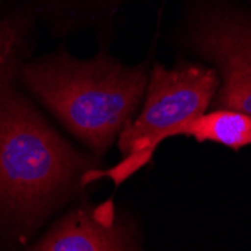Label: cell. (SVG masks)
Wrapping results in <instances>:
<instances>
[{
  "instance_id": "3957f363",
  "label": "cell",
  "mask_w": 251,
  "mask_h": 251,
  "mask_svg": "<svg viewBox=\"0 0 251 251\" xmlns=\"http://www.w3.org/2000/svg\"><path fill=\"white\" fill-rule=\"evenodd\" d=\"M220 80L215 71L199 65H182L173 70L155 65L146 86V100L140 115L118 137L124 159L108 170L94 169L86 184L108 177L119 185L148 164L159 143L173 137L184 124L204 113L217 94Z\"/></svg>"
},
{
  "instance_id": "277c9868",
  "label": "cell",
  "mask_w": 251,
  "mask_h": 251,
  "mask_svg": "<svg viewBox=\"0 0 251 251\" xmlns=\"http://www.w3.org/2000/svg\"><path fill=\"white\" fill-rule=\"evenodd\" d=\"M196 49L220 71L221 108L251 116V18L241 14H214L197 26Z\"/></svg>"
},
{
  "instance_id": "ba28073f",
  "label": "cell",
  "mask_w": 251,
  "mask_h": 251,
  "mask_svg": "<svg viewBox=\"0 0 251 251\" xmlns=\"http://www.w3.org/2000/svg\"><path fill=\"white\" fill-rule=\"evenodd\" d=\"M21 36L11 21H0V73L21 63Z\"/></svg>"
},
{
  "instance_id": "7a4b0ae2",
  "label": "cell",
  "mask_w": 251,
  "mask_h": 251,
  "mask_svg": "<svg viewBox=\"0 0 251 251\" xmlns=\"http://www.w3.org/2000/svg\"><path fill=\"white\" fill-rule=\"evenodd\" d=\"M17 78L98 156L132 121L149 80L146 65L126 66L107 54L81 60L65 51L21 63Z\"/></svg>"
},
{
  "instance_id": "8992f818",
  "label": "cell",
  "mask_w": 251,
  "mask_h": 251,
  "mask_svg": "<svg viewBox=\"0 0 251 251\" xmlns=\"http://www.w3.org/2000/svg\"><path fill=\"white\" fill-rule=\"evenodd\" d=\"M187 135L197 142H214L235 151L251 145V116L242 111L220 108L203 113L179 126L173 137Z\"/></svg>"
},
{
  "instance_id": "6da1fadb",
  "label": "cell",
  "mask_w": 251,
  "mask_h": 251,
  "mask_svg": "<svg viewBox=\"0 0 251 251\" xmlns=\"http://www.w3.org/2000/svg\"><path fill=\"white\" fill-rule=\"evenodd\" d=\"M21 63L0 73V239L23 245L97 169L17 87Z\"/></svg>"
},
{
  "instance_id": "5b68a950",
  "label": "cell",
  "mask_w": 251,
  "mask_h": 251,
  "mask_svg": "<svg viewBox=\"0 0 251 251\" xmlns=\"http://www.w3.org/2000/svg\"><path fill=\"white\" fill-rule=\"evenodd\" d=\"M30 250L38 251H122L135 250L131 224L116 214L113 201L81 204L62 217Z\"/></svg>"
},
{
  "instance_id": "52a82bcc",
  "label": "cell",
  "mask_w": 251,
  "mask_h": 251,
  "mask_svg": "<svg viewBox=\"0 0 251 251\" xmlns=\"http://www.w3.org/2000/svg\"><path fill=\"white\" fill-rule=\"evenodd\" d=\"M131 0H66L68 21L73 26H97L110 20Z\"/></svg>"
}]
</instances>
